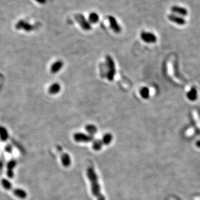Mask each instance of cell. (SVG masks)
Wrapping results in <instances>:
<instances>
[{
  "label": "cell",
  "instance_id": "6da1fadb",
  "mask_svg": "<svg viewBox=\"0 0 200 200\" xmlns=\"http://www.w3.org/2000/svg\"><path fill=\"white\" fill-rule=\"evenodd\" d=\"M87 175L90 181L91 191L93 195L97 200H106L105 197L101 193V187L96 173L93 167H88L87 169Z\"/></svg>",
  "mask_w": 200,
  "mask_h": 200
},
{
  "label": "cell",
  "instance_id": "7a4b0ae2",
  "mask_svg": "<svg viewBox=\"0 0 200 200\" xmlns=\"http://www.w3.org/2000/svg\"><path fill=\"white\" fill-rule=\"evenodd\" d=\"M106 65L107 69V78L110 81H113L116 73L115 62L110 56H107L106 57Z\"/></svg>",
  "mask_w": 200,
  "mask_h": 200
},
{
  "label": "cell",
  "instance_id": "3957f363",
  "mask_svg": "<svg viewBox=\"0 0 200 200\" xmlns=\"http://www.w3.org/2000/svg\"><path fill=\"white\" fill-rule=\"evenodd\" d=\"M75 17V20L83 30L85 31H90L91 30V24L89 22L88 20H87L82 14H77Z\"/></svg>",
  "mask_w": 200,
  "mask_h": 200
},
{
  "label": "cell",
  "instance_id": "277c9868",
  "mask_svg": "<svg viewBox=\"0 0 200 200\" xmlns=\"http://www.w3.org/2000/svg\"><path fill=\"white\" fill-rule=\"evenodd\" d=\"M73 139L77 142L87 143L93 141L94 137L90 135H87L82 132H78L75 133L73 135Z\"/></svg>",
  "mask_w": 200,
  "mask_h": 200
},
{
  "label": "cell",
  "instance_id": "5b68a950",
  "mask_svg": "<svg viewBox=\"0 0 200 200\" xmlns=\"http://www.w3.org/2000/svg\"><path fill=\"white\" fill-rule=\"evenodd\" d=\"M140 37L143 41L147 44H154L157 42V39L156 36L153 33L150 32H142Z\"/></svg>",
  "mask_w": 200,
  "mask_h": 200
},
{
  "label": "cell",
  "instance_id": "8992f818",
  "mask_svg": "<svg viewBox=\"0 0 200 200\" xmlns=\"http://www.w3.org/2000/svg\"><path fill=\"white\" fill-rule=\"evenodd\" d=\"M111 29L116 33H119L121 32V27L118 24L115 17L112 16H109L108 17Z\"/></svg>",
  "mask_w": 200,
  "mask_h": 200
},
{
  "label": "cell",
  "instance_id": "52a82bcc",
  "mask_svg": "<svg viewBox=\"0 0 200 200\" xmlns=\"http://www.w3.org/2000/svg\"><path fill=\"white\" fill-rule=\"evenodd\" d=\"M16 28L18 30L22 29L26 32H30L34 29V26L30 23H27L23 20L18 21L16 24Z\"/></svg>",
  "mask_w": 200,
  "mask_h": 200
},
{
  "label": "cell",
  "instance_id": "ba28073f",
  "mask_svg": "<svg viewBox=\"0 0 200 200\" xmlns=\"http://www.w3.org/2000/svg\"><path fill=\"white\" fill-rule=\"evenodd\" d=\"M16 165L17 162L15 160H11L8 162L6 174L9 178H13L14 177V169Z\"/></svg>",
  "mask_w": 200,
  "mask_h": 200
},
{
  "label": "cell",
  "instance_id": "9c48e42d",
  "mask_svg": "<svg viewBox=\"0 0 200 200\" xmlns=\"http://www.w3.org/2000/svg\"><path fill=\"white\" fill-rule=\"evenodd\" d=\"M168 18L170 21L179 25H184L186 23L184 18L175 14H170L168 16Z\"/></svg>",
  "mask_w": 200,
  "mask_h": 200
},
{
  "label": "cell",
  "instance_id": "30bf717a",
  "mask_svg": "<svg viewBox=\"0 0 200 200\" xmlns=\"http://www.w3.org/2000/svg\"><path fill=\"white\" fill-rule=\"evenodd\" d=\"M63 65V62L60 60L54 62L51 66L50 72L53 74H56L58 73L62 69Z\"/></svg>",
  "mask_w": 200,
  "mask_h": 200
},
{
  "label": "cell",
  "instance_id": "8fae6325",
  "mask_svg": "<svg viewBox=\"0 0 200 200\" xmlns=\"http://www.w3.org/2000/svg\"><path fill=\"white\" fill-rule=\"evenodd\" d=\"M171 11L173 14H177L181 16H186L188 15V11L186 8L178 6H173L171 8Z\"/></svg>",
  "mask_w": 200,
  "mask_h": 200
},
{
  "label": "cell",
  "instance_id": "7c38bea8",
  "mask_svg": "<svg viewBox=\"0 0 200 200\" xmlns=\"http://www.w3.org/2000/svg\"><path fill=\"white\" fill-rule=\"evenodd\" d=\"M12 193L16 197L20 199H25L27 197V193L22 188H16L12 190Z\"/></svg>",
  "mask_w": 200,
  "mask_h": 200
},
{
  "label": "cell",
  "instance_id": "4fadbf2b",
  "mask_svg": "<svg viewBox=\"0 0 200 200\" xmlns=\"http://www.w3.org/2000/svg\"><path fill=\"white\" fill-rule=\"evenodd\" d=\"M61 90V87L60 84L55 82L50 85V86L48 88V93L50 95H54L60 92Z\"/></svg>",
  "mask_w": 200,
  "mask_h": 200
},
{
  "label": "cell",
  "instance_id": "5bb4252c",
  "mask_svg": "<svg viewBox=\"0 0 200 200\" xmlns=\"http://www.w3.org/2000/svg\"><path fill=\"white\" fill-rule=\"evenodd\" d=\"M186 96L187 99L191 101H195L197 99L198 97V93L196 88L193 87L190 89V90L187 93Z\"/></svg>",
  "mask_w": 200,
  "mask_h": 200
},
{
  "label": "cell",
  "instance_id": "9a60e30c",
  "mask_svg": "<svg viewBox=\"0 0 200 200\" xmlns=\"http://www.w3.org/2000/svg\"><path fill=\"white\" fill-rule=\"evenodd\" d=\"M62 163L65 167H69L71 164V159L69 155L66 153H62L61 156Z\"/></svg>",
  "mask_w": 200,
  "mask_h": 200
},
{
  "label": "cell",
  "instance_id": "2e32d148",
  "mask_svg": "<svg viewBox=\"0 0 200 200\" xmlns=\"http://www.w3.org/2000/svg\"><path fill=\"white\" fill-rule=\"evenodd\" d=\"M1 184L2 187L7 191L11 190L12 189L13 186L12 183L7 178H2L1 180Z\"/></svg>",
  "mask_w": 200,
  "mask_h": 200
},
{
  "label": "cell",
  "instance_id": "e0dca14e",
  "mask_svg": "<svg viewBox=\"0 0 200 200\" xmlns=\"http://www.w3.org/2000/svg\"><path fill=\"white\" fill-rule=\"evenodd\" d=\"M88 20L89 21V22L93 24H96L97 23L99 20H100V17L99 15L96 13V12H91L90 14V15H88Z\"/></svg>",
  "mask_w": 200,
  "mask_h": 200
},
{
  "label": "cell",
  "instance_id": "ac0fdd59",
  "mask_svg": "<svg viewBox=\"0 0 200 200\" xmlns=\"http://www.w3.org/2000/svg\"><path fill=\"white\" fill-rule=\"evenodd\" d=\"M9 137L8 131L6 128L0 126V139L2 141H6Z\"/></svg>",
  "mask_w": 200,
  "mask_h": 200
},
{
  "label": "cell",
  "instance_id": "d6986e66",
  "mask_svg": "<svg viewBox=\"0 0 200 200\" xmlns=\"http://www.w3.org/2000/svg\"><path fill=\"white\" fill-rule=\"evenodd\" d=\"M86 130L88 132V135H91V136H93L94 135H95L97 132V127L93 125V124H88L85 127Z\"/></svg>",
  "mask_w": 200,
  "mask_h": 200
},
{
  "label": "cell",
  "instance_id": "ffe728a7",
  "mask_svg": "<svg viewBox=\"0 0 200 200\" xmlns=\"http://www.w3.org/2000/svg\"><path fill=\"white\" fill-rule=\"evenodd\" d=\"M112 139H113V136H112V134H111L110 133H106L103 136L102 139V141L104 145H107L112 142Z\"/></svg>",
  "mask_w": 200,
  "mask_h": 200
},
{
  "label": "cell",
  "instance_id": "44dd1931",
  "mask_svg": "<svg viewBox=\"0 0 200 200\" xmlns=\"http://www.w3.org/2000/svg\"><path fill=\"white\" fill-rule=\"evenodd\" d=\"M140 95L144 99H148L150 97V90L147 87H142L140 90Z\"/></svg>",
  "mask_w": 200,
  "mask_h": 200
},
{
  "label": "cell",
  "instance_id": "7402d4cb",
  "mask_svg": "<svg viewBox=\"0 0 200 200\" xmlns=\"http://www.w3.org/2000/svg\"><path fill=\"white\" fill-rule=\"evenodd\" d=\"M103 144L102 140L100 139H96L94 140L93 142V149L95 151H99L102 148Z\"/></svg>",
  "mask_w": 200,
  "mask_h": 200
},
{
  "label": "cell",
  "instance_id": "603a6c76",
  "mask_svg": "<svg viewBox=\"0 0 200 200\" xmlns=\"http://www.w3.org/2000/svg\"><path fill=\"white\" fill-rule=\"evenodd\" d=\"M5 150L6 151V152H7L8 154H12V150H13V148H12V147L11 145H6L5 147Z\"/></svg>",
  "mask_w": 200,
  "mask_h": 200
},
{
  "label": "cell",
  "instance_id": "cb8c5ba5",
  "mask_svg": "<svg viewBox=\"0 0 200 200\" xmlns=\"http://www.w3.org/2000/svg\"><path fill=\"white\" fill-rule=\"evenodd\" d=\"M36 1H37V2H39V3H41V4H44L46 2V0H35Z\"/></svg>",
  "mask_w": 200,
  "mask_h": 200
},
{
  "label": "cell",
  "instance_id": "d4e9b609",
  "mask_svg": "<svg viewBox=\"0 0 200 200\" xmlns=\"http://www.w3.org/2000/svg\"><path fill=\"white\" fill-rule=\"evenodd\" d=\"M196 146H197V147L200 148V140H199L198 141H197V142H196Z\"/></svg>",
  "mask_w": 200,
  "mask_h": 200
}]
</instances>
